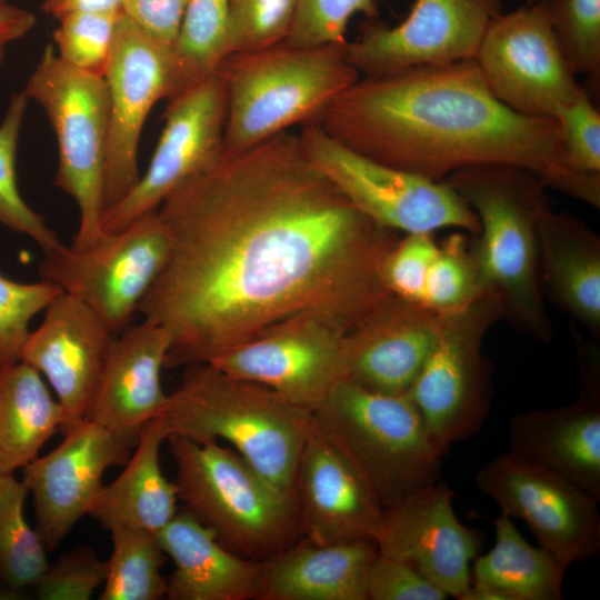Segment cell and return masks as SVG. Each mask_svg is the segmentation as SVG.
<instances>
[{
  "instance_id": "obj_1",
  "label": "cell",
  "mask_w": 600,
  "mask_h": 600,
  "mask_svg": "<svg viewBox=\"0 0 600 600\" xmlns=\"http://www.w3.org/2000/svg\"><path fill=\"white\" fill-rule=\"evenodd\" d=\"M164 267L139 304L170 336L166 367L208 363L299 314L347 332L390 292L396 232L378 226L278 133L224 153L158 207Z\"/></svg>"
},
{
  "instance_id": "obj_2",
  "label": "cell",
  "mask_w": 600,
  "mask_h": 600,
  "mask_svg": "<svg viewBox=\"0 0 600 600\" xmlns=\"http://www.w3.org/2000/svg\"><path fill=\"white\" fill-rule=\"evenodd\" d=\"M316 124L370 159L436 181L482 164L516 166L540 178L558 164L561 140L554 118L500 102L476 59L359 78Z\"/></svg>"
},
{
  "instance_id": "obj_3",
  "label": "cell",
  "mask_w": 600,
  "mask_h": 600,
  "mask_svg": "<svg viewBox=\"0 0 600 600\" xmlns=\"http://www.w3.org/2000/svg\"><path fill=\"white\" fill-rule=\"evenodd\" d=\"M446 182L479 220L471 251L481 288L498 297L502 318L514 329L550 343L538 241L539 221L550 208L547 187L531 171L510 164L468 167Z\"/></svg>"
},
{
  "instance_id": "obj_4",
  "label": "cell",
  "mask_w": 600,
  "mask_h": 600,
  "mask_svg": "<svg viewBox=\"0 0 600 600\" xmlns=\"http://www.w3.org/2000/svg\"><path fill=\"white\" fill-rule=\"evenodd\" d=\"M162 416L170 434L197 442L222 439L271 483L296 494L311 411L268 387L200 363L187 367Z\"/></svg>"
},
{
  "instance_id": "obj_5",
  "label": "cell",
  "mask_w": 600,
  "mask_h": 600,
  "mask_svg": "<svg viewBox=\"0 0 600 600\" xmlns=\"http://www.w3.org/2000/svg\"><path fill=\"white\" fill-rule=\"evenodd\" d=\"M346 44L276 46L230 53L219 66L226 90L223 152L251 148L296 124L316 123L359 79Z\"/></svg>"
},
{
  "instance_id": "obj_6",
  "label": "cell",
  "mask_w": 600,
  "mask_h": 600,
  "mask_svg": "<svg viewBox=\"0 0 600 600\" xmlns=\"http://www.w3.org/2000/svg\"><path fill=\"white\" fill-rule=\"evenodd\" d=\"M178 500L231 551L264 561L296 541L297 494L280 490L231 447L171 433Z\"/></svg>"
},
{
  "instance_id": "obj_7",
  "label": "cell",
  "mask_w": 600,
  "mask_h": 600,
  "mask_svg": "<svg viewBox=\"0 0 600 600\" xmlns=\"http://www.w3.org/2000/svg\"><path fill=\"white\" fill-rule=\"evenodd\" d=\"M312 416L383 510L439 481L444 454L408 393L342 379Z\"/></svg>"
},
{
  "instance_id": "obj_8",
  "label": "cell",
  "mask_w": 600,
  "mask_h": 600,
  "mask_svg": "<svg viewBox=\"0 0 600 600\" xmlns=\"http://www.w3.org/2000/svg\"><path fill=\"white\" fill-rule=\"evenodd\" d=\"M44 111L58 143L54 184L79 210L71 246L84 247L103 234L109 98L103 77L64 63L53 44L44 48L23 90Z\"/></svg>"
},
{
  "instance_id": "obj_9",
  "label": "cell",
  "mask_w": 600,
  "mask_h": 600,
  "mask_svg": "<svg viewBox=\"0 0 600 600\" xmlns=\"http://www.w3.org/2000/svg\"><path fill=\"white\" fill-rule=\"evenodd\" d=\"M500 319V301L490 291L442 312L434 344L407 392L443 454L453 443L477 433L489 413L491 367L482 342Z\"/></svg>"
},
{
  "instance_id": "obj_10",
  "label": "cell",
  "mask_w": 600,
  "mask_h": 600,
  "mask_svg": "<svg viewBox=\"0 0 600 600\" xmlns=\"http://www.w3.org/2000/svg\"><path fill=\"white\" fill-rule=\"evenodd\" d=\"M298 137L309 160L378 226L406 234L444 228L479 233L476 213L446 181L370 159L316 123L302 126Z\"/></svg>"
},
{
  "instance_id": "obj_11",
  "label": "cell",
  "mask_w": 600,
  "mask_h": 600,
  "mask_svg": "<svg viewBox=\"0 0 600 600\" xmlns=\"http://www.w3.org/2000/svg\"><path fill=\"white\" fill-rule=\"evenodd\" d=\"M169 251L170 238L156 209L88 246L62 244L44 252L39 274L86 303L117 334L138 312Z\"/></svg>"
},
{
  "instance_id": "obj_12",
  "label": "cell",
  "mask_w": 600,
  "mask_h": 600,
  "mask_svg": "<svg viewBox=\"0 0 600 600\" xmlns=\"http://www.w3.org/2000/svg\"><path fill=\"white\" fill-rule=\"evenodd\" d=\"M474 481L501 514L524 521L539 547L568 568L599 553L600 499L566 476L509 451L484 464Z\"/></svg>"
},
{
  "instance_id": "obj_13",
  "label": "cell",
  "mask_w": 600,
  "mask_h": 600,
  "mask_svg": "<svg viewBox=\"0 0 600 600\" xmlns=\"http://www.w3.org/2000/svg\"><path fill=\"white\" fill-rule=\"evenodd\" d=\"M476 61L491 93L529 117L554 118L582 91L550 23L546 0L497 16Z\"/></svg>"
},
{
  "instance_id": "obj_14",
  "label": "cell",
  "mask_w": 600,
  "mask_h": 600,
  "mask_svg": "<svg viewBox=\"0 0 600 600\" xmlns=\"http://www.w3.org/2000/svg\"><path fill=\"white\" fill-rule=\"evenodd\" d=\"M103 79L109 98L104 210L138 181L139 142L152 107L183 84L174 49L140 29L122 12Z\"/></svg>"
},
{
  "instance_id": "obj_15",
  "label": "cell",
  "mask_w": 600,
  "mask_h": 600,
  "mask_svg": "<svg viewBox=\"0 0 600 600\" xmlns=\"http://www.w3.org/2000/svg\"><path fill=\"white\" fill-rule=\"evenodd\" d=\"M226 116V90L218 72L168 99L150 163L137 183L103 211V231L120 230L158 209L176 188L214 163L223 154Z\"/></svg>"
},
{
  "instance_id": "obj_16",
  "label": "cell",
  "mask_w": 600,
  "mask_h": 600,
  "mask_svg": "<svg viewBox=\"0 0 600 600\" xmlns=\"http://www.w3.org/2000/svg\"><path fill=\"white\" fill-rule=\"evenodd\" d=\"M501 12L500 0H416L396 27L364 23L360 36L347 42V59L363 77L474 59Z\"/></svg>"
},
{
  "instance_id": "obj_17",
  "label": "cell",
  "mask_w": 600,
  "mask_h": 600,
  "mask_svg": "<svg viewBox=\"0 0 600 600\" xmlns=\"http://www.w3.org/2000/svg\"><path fill=\"white\" fill-rule=\"evenodd\" d=\"M343 336L321 319L299 314L208 363L313 412L344 379Z\"/></svg>"
},
{
  "instance_id": "obj_18",
  "label": "cell",
  "mask_w": 600,
  "mask_h": 600,
  "mask_svg": "<svg viewBox=\"0 0 600 600\" xmlns=\"http://www.w3.org/2000/svg\"><path fill=\"white\" fill-rule=\"evenodd\" d=\"M62 434L59 446L22 468L21 479L33 498L36 530L49 552L89 514L104 472L124 464L132 449L88 418Z\"/></svg>"
},
{
  "instance_id": "obj_19",
  "label": "cell",
  "mask_w": 600,
  "mask_h": 600,
  "mask_svg": "<svg viewBox=\"0 0 600 600\" xmlns=\"http://www.w3.org/2000/svg\"><path fill=\"white\" fill-rule=\"evenodd\" d=\"M454 492L437 481L383 511L376 540L379 553L408 564L457 599L471 584L470 562L481 552L483 533L457 518Z\"/></svg>"
},
{
  "instance_id": "obj_20",
  "label": "cell",
  "mask_w": 600,
  "mask_h": 600,
  "mask_svg": "<svg viewBox=\"0 0 600 600\" xmlns=\"http://www.w3.org/2000/svg\"><path fill=\"white\" fill-rule=\"evenodd\" d=\"M580 389L570 403L516 414L510 451L550 468L600 499V346L571 322Z\"/></svg>"
},
{
  "instance_id": "obj_21",
  "label": "cell",
  "mask_w": 600,
  "mask_h": 600,
  "mask_svg": "<svg viewBox=\"0 0 600 600\" xmlns=\"http://www.w3.org/2000/svg\"><path fill=\"white\" fill-rule=\"evenodd\" d=\"M114 337L91 308L63 291L30 331L19 360L50 386L63 410L61 433L88 417Z\"/></svg>"
},
{
  "instance_id": "obj_22",
  "label": "cell",
  "mask_w": 600,
  "mask_h": 600,
  "mask_svg": "<svg viewBox=\"0 0 600 600\" xmlns=\"http://www.w3.org/2000/svg\"><path fill=\"white\" fill-rule=\"evenodd\" d=\"M440 320V312L390 293L344 333V379L381 393H407Z\"/></svg>"
},
{
  "instance_id": "obj_23",
  "label": "cell",
  "mask_w": 600,
  "mask_h": 600,
  "mask_svg": "<svg viewBox=\"0 0 600 600\" xmlns=\"http://www.w3.org/2000/svg\"><path fill=\"white\" fill-rule=\"evenodd\" d=\"M296 494L300 531L312 542L377 540L384 510L313 419L299 460Z\"/></svg>"
},
{
  "instance_id": "obj_24",
  "label": "cell",
  "mask_w": 600,
  "mask_h": 600,
  "mask_svg": "<svg viewBox=\"0 0 600 600\" xmlns=\"http://www.w3.org/2000/svg\"><path fill=\"white\" fill-rule=\"evenodd\" d=\"M170 336L147 320L114 337L88 419L136 446L143 427L162 416L168 394L161 386Z\"/></svg>"
},
{
  "instance_id": "obj_25",
  "label": "cell",
  "mask_w": 600,
  "mask_h": 600,
  "mask_svg": "<svg viewBox=\"0 0 600 600\" xmlns=\"http://www.w3.org/2000/svg\"><path fill=\"white\" fill-rule=\"evenodd\" d=\"M158 538L174 566L167 579V599H258L262 561L228 549L189 511L177 512Z\"/></svg>"
},
{
  "instance_id": "obj_26",
  "label": "cell",
  "mask_w": 600,
  "mask_h": 600,
  "mask_svg": "<svg viewBox=\"0 0 600 600\" xmlns=\"http://www.w3.org/2000/svg\"><path fill=\"white\" fill-rule=\"evenodd\" d=\"M374 540L319 544L303 537L262 561L259 600H367Z\"/></svg>"
},
{
  "instance_id": "obj_27",
  "label": "cell",
  "mask_w": 600,
  "mask_h": 600,
  "mask_svg": "<svg viewBox=\"0 0 600 600\" xmlns=\"http://www.w3.org/2000/svg\"><path fill=\"white\" fill-rule=\"evenodd\" d=\"M541 287L558 310L600 339V238L578 218L550 208L538 226Z\"/></svg>"
},
{
  "instance_id": "obj_28",
  "label": "cell",
  "mask_w": 600,
  "mask_h": 600,
  "mask_svg": "<svg viewBox=\"0 0 600 600\" xmlns=\"http://www.w3.org/2000/svg\"><path fill=\"white\" fill-rule=\"evenodd\" d=\"M169 436L163 416L143 427L126 468L102 486L89 511L103 528L131 527L158 533L177 514V487L160 466V449Z\"/></svg>"
},
{
  "instance_id": "obj_29",
  "label": "cell",
  "mask_w": 600,
  "mask_h": 600,
  "mask_svg": "<svg viewBox=\"0 0 600 600\" xmlns=\"http://www.w3.org/2000/svg\"><path fill=\"white\" fill-rule=\"evenodd\" d=\"M63 423V410L43 377L23 361L0 364V474L34 460Z\"/></svg>"
},
{
  "instance_id": "obj_30",
  "label": "cell",
  "mask_w": 600,
  "mask_h": 600,
  "mask_svg": "<svg viewBox=\"0 0 600 600\" xmlns=\"http://www.w3.org/2000/svg\"><path fill=\"white\" fill-rule=\"evenodd\" d=\"M494 529L491 550L473 560L471 582L498 592L503 600H560L568 567L529 543L511 518L500 514Z\"/></svg>"
},
{
  "instance_id": "obj_31",
  "label": "cell",
  "mask_w": 600,
  "mask_h": 600,
  "mask_svg": "<svg viewBox=\"0 0 600 600\" xmlns=\"http://www.w3.org/2000/svg\"><path fill=\"white\" fill-rule=\"evenodd\" d=\"M29 490L14 473L0 474V586L34 587L49 561L47 548L24 516Z\"/></svg>"
},
{
  "instance_id": "obj_32",
  "label": "cell",
  "mask_w": 600,
  "mask_h": 600,
  "mask_svg": "<svg viewBox=\"0 0 600 600\" xmlns=\"http://www.w3.org/2000/svg\"><path fill=\"white\" fill-rule=\"evenodd\" d=\"M112 552L101 600H159L166 597L163 550L158 533L131 527L110 530Z\"/></svg>"
},
{
  "instance_id": "obj_33",
  "label": "cell",
  "mask_w": 600,
  "mask_h": 600,
  "mask_svg": "<svg viewBox=\"0 0 600 600\" xmlns=\"http://www.w3.org/2000/svg\"><path fill=\"white\" fill-rule=\"evenodd\" d=\"M230 53L229 0H187L174 44L183 89L216 73Z\"/></svg>"
},
{
  "instance_id": "obj_34",
  "label": "cell",
  "mask_w": 600,
  "mask_h": 600,
  "mask_svg": "<svg viewBox=\"0 0 600 600\" xmlns=\"http://www.w3.org/2000/svg\"><path fill=\"white\" fill-rule=\"evenodd\" d=\"M28 100L24 91L13 93L0 123V224L27 236L44 253L63 243L44 218L28 206L17 183V148Z\"/></svg>"
},
{
  "instance_id": "obj_35",
  "label": "cell",
  "mask_w": 600,
  "mask_h": 600,
  "mask_svg": "<svg viewBox=\"0 0 600 600\" xmlns=\"http://www.w3.org/2000/svg\"><path fill=\"white\" fill-rule=\"evenodd\" d=\"M482 292L471 246L464 234H450L438 243L429 264L421 304L442 313L470 303Z\"/></svg>"
},
{
  "instance_id": "obj_36",
  "label": "cell",
  "mask_w": 600,
  "mask_h": 600,
  "mask_svg": "<svg viewBox=\"0 0 600 600\" xmlns=\"http://www.w3.org/2000/svg\"><path fill=\"white\" fill-rule=\"evenodd\" d=\"M558 43L574 74L599 79L600 0H546Z\"/></svg>"
},
{
  "instance_id": "obj_37",
  "label": "cell",
  "mask_w": 600,
  "mask_h": 600,
  "mask_svg": "<svg viewBox=\"0 0 600 600\" xmlns=\"http://www.w3.org/2000/svg\"><path fill=\"white\" fill-rule=\"evenodd\" d=\"M120 13H72L53 32L57 56L78 70L103 77Z\"/></svg>"
},
{
  "instance_id": "obj_38",
  "label": "cell",
  "mask_w": 600,
  "mask_h": 600,
  "mask_svg": "<svg viewBox=\"0 0 600 600\" xmlns=\"http://www.w3.org/2000/svg\"><path fill=\"white\" fill-rule=\"evenodd\" d=\"M61 292L43 279L19 282L0 273V364L19 360L31 320Z\"/></svg>"
},
{
  "instance_id": "obj_39",
  "label": "cell",
  "mask_w": 600,
  "mask_h": 600,
  "mask_svg": "<svg viewBox=\"0 0 600 600\" xmlns=\"http://www.w3.org/2000/svg\"><path fill=\"white\" fill-rule=\"evenodd\" d=\"M298 0H229L232 52L254 51L287 40Z\"/></svg>"
},
{
  "instance_id": "obj_40",
  "label": "cell",
  "mask_w": 600,
  "mask_h": 600,
  "mask_svg": "<svg viewBox=\"0 0 600 600\" xmlns=\"http://www.w3.org/2000/svg\"><path fill=\"white\" fill-rule=\"evenodd\" d=\"M356 13L376 17V0H298L286 42L296 47L346 44L348 23Z\"/></svg>"
},
{
  "instance_id": "obj_41",
  "label": "cell",
  "mask_w": 600,
  "mask_h": 600,
  "mask_svg": "<svg viewBox=\"0 0 600 600\" xmlns=\"http://www.w3.org/2000/svg\"><path fill=\"white\" fill-rule=\"evenodd\" d=\"M561 128L558 163L577 171L600 173V113L586 91L557 109Z\"/></svg>"
},
{
  "instance_id": "obj_42",
  "label": "cell",
  "mask_w": 600,
  "mask_h": 600,
  "mask_svg": "<svg viewBox=\"0 0 600 600\" xmlns=\"http://www.w3.org/2000/svg\"><path fill=\"white\" fill-rule=\"evenodd\" d=\"M107 560L96 550L80 546L49 563L33 587L40 600H89L104 583Z\"/></svg>"
},
{
  "instance_id": "obj_43",
  "label": "cell",
  "mask_w": 600,
  "mask_h": 600,
  "mask_svg": "<svg viewBox=\"0 0 600 600\" xmlns=\"http://www.w3.org/2000/svg\"><path fill=\"white\" fill-rule=\"evenodd\" d=\"M437 248L432 233H410L398 239L382 264L387 290L421 304L427 270Z\"/></svg>"
},
{
  "instance_id": "obj_44",
  "label": "cell",
  "mask_w": 600,
  "mask_h": 600,
  "mask_svg": "<svg viewBox=\"0 0 600 600\" xmlns=\"http://www.w3.org/2000/svg\"><path fill=\"white\" fill-rule=\"evenodd\" d=\"M367 600H443L448 594L408 564L378 554L367 577Z\"/></svg>"
},
{
  "instance_id": "obj_45",
  "label": "cell",
  "mask_w": 600,
  "mask_h": 600,
  "mask_svg": "<svg viewBox=\"0 0 600 600\" xmlns=\"http://www.w3.org/2000/svg\"><path fill=\"white\" fill-rule=\"evenodd\" d=\"M187 0H123L122 13L140 29L174 49Z\"/></svg>"
},
{
  "instance_id": "obj_46",
  "label": "cell",
  "mask_w": 600,
  "mask_h": 600,
  "mask_svg": "<svg viewBox=\"0 0 600 600\" xmlns=\"http://www.w3.org/2000/svg\"><path fill=\"white\" fill-rule=\"evenodd\" d=\"M541 182L592 207L600 206V173L582 172L556 164Z\"/></svg>"
},
{
  "instance_id": "obj_47",
  "label": "cell",
  "mask_w": 600,
  "mask_h": 600,
  "mask_svg": "<svg viewBox=\"0 0 600 600\" xmlns=\"http://www.w3.org/2000/svg\"><path fill=\"white\" fill-rule=\"evenodd\" d=\"M123 0H44L41 9L57 20L72 13H121Z\"/></svg>"
},
{
  "instance_id": "obj_48",
  "label": "cell",
  "mask_w": 600,
  "mask_h": 600,
  "mask_svg": "<svg viewBox=\"0 0 600 600\" xmlns=\"http://www.w3.org/2000/svg\"><path fill=\"white\" fill-rule=\"evenodd\" d=\"M32 12L8 3L0 4V26L29 24L34 26Z\"/></svg>"
},
{
  "instance_id": "obj_49",
  "label": "cell",
  "mask_w": 600,
  "mask_h": 600,
  "mask_svg": "<svg viewBox=\"0 0 600 600\" xmlns=\"http://www.w3.org/2000/svg\"><path fill=\"white\" fill-rule=\"evenodd\" d=\"M33 26L29 24H10V26H0V64L3 60L6 47L26 36Z\"/></svg>"
},
{
  "instance_id": "obj_50",
  "label": "cell",
  "mask_w": 600,
  "mask_h": 600,
  "mask_svg": "<svg viewBox=\"0 0 600 600\" xmlns=\"http://www.w3.org/2000/svg\"><path fill=\"white\" fill-rule=\"evenodd\" d=\"M23 598L22 591L12 590L0 586V600H20Z\"/></svg>"
},
{
  "instance_id": "obj_51",
  "label": "cell",
  "mask_w": 600,
  "mask_h": 600,
  "mask_svg": "<svg viewBox=\"0 0 600 600\" xmlns=\"http://www.w3.org/2000/svg\"><path fill=\"white\" fill-rule=\"evenodd\" d=\"M3 3H6V1H4V0H0V4H3Z\"/></svg>"
}]
</instances>
